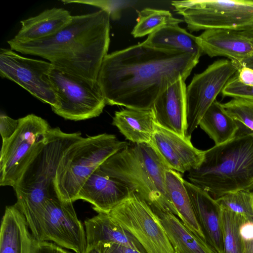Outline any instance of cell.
<instances>
[{
  "label": "cell",
  "instance_id": "cell-1",
  "mask_svg": "<svg viewBox=\"0 0 253 253\" xmlns=\"http://www.w3.org/2000/svg\"><path fill=\"white\" fill-rule=\"evenodd\" d=\"M200 58L157 49L142 42L108 54L97 82L106 104L151 109L160 94L180 79L184 81Z\"/></svg>",
  "mask_w": 253,
  "mask_h": 253
},
{
  "label": "cell",
  "instance_id": "cell-2",
  "mask_svg": "<svg viewBox=\"0 0 253 253\" xmlns=\"http://www.w3.org/2000/svg\"><path fill=\"white\" fill-rule=\"evenodd\" d=\"M110 21L109 14L100 9L72 15L68 24L50 37L24 43L10 39L7 43L11 50L47 59L62 72L97 81L108 54Z\"/></svg>",
  "mask_w": 253,
  "mask_h": 253
},
{
  "label": "cell",
  "instance_id": "cell-3",
  "mask_svg": "<svg viewBox=\"0 0 253 253\" xmlns=\"http://www.w3.org/2000/svg\"><path fill=\"white\" fill-rule=\"evenodd\" d=\"M83 137L51 128L13 187L16 206L23 215L34 238L42 241V217L46 201L56 194L54 181L65 151Z\"/></svg>",
  "mask_w": 253,
  "mask_h": 253
},
{
  "label": "cell",
  "instance_id": "cell-4",
  "mask_svg": "<svg viewBox=\"0 0 253 253\" xmlns=\"http://www.w3.org/2000/svg\"><path fill=\"white\" fill-rule=\"evenodd\" d=\"M187 177L215 199L237 191L253 192V132L240 124L234 138L204 151L202 162Z\"/></svg>",
  "mask_w": 253,
  "mask_h": 253
},
{
  "label": "cell",
  "instance_id": "cell-5",
  "mask_svg": "<svg viewBox=\"0 0 253 253\" xmlns=\"http://www.w3.org/2000/svg\"><path fill=\"white\" fill-rule=\"evenodd\" d=\"M100 166L137 193L154 212L179 217L166 188L165 174L170 168L150 143L129 144Z\"/></svg>",
  "mask_w": 253,
  "mask_h": 253
},
{
  "label": "cell",
  "instance_id": "cell-6",
  "mask_svg": "<svg viewBox=\"0 0 253 253\" xmlns=\"http://www.w3.org/2000/svg\"><path fill=\"white\" fill-rule=\"evenodd\" d=\"M129 144L111 134L82 137L64 152L54 181L58 198L65 202L77 200L81 188L94 171L105 161Z\"/></svg>",
  "mask_w": 253,
  "mask_h": 253
},
{
  "label": "cell",
  "instance_id": "cell-7",
  "mask_svg": "<svg viewBox=\"0 0 253 253\" xmlns=\"http://www.w3.org/2000/svg\"><path fill=\"white\" fill-rule=\"evenodd\" d=\"M174 11L183 17L190 32L210 29L246 31L253 27V0L173 1Z\"/></svg>",
  "mask_w": 253,
  "mask_h": 253
},
{
  "label": "cell",
  "instance_id": "cell-8",
  "mask_svg": "<svg viewBox=\"0 0 253 253\" xmlns=\"http://www.w3.org/2000/svg\"><path fill=\"white\" fill-rule=\"evenodd\" d=\"M49 78L57 105L51 108L66 120L81 121L99 116L106 104L97 81L62 72L53 67Z\"/></svg>",
  "mask_w": 253,
  "mask_h": 253
},
{
  "label": "cell",
  "instance_id": "cell-9",
  "mask_svg": "<svg viewBox=\"0 0 253 253\" xmlns=\"http://www.w3.org/2000/svg\"><path fill=\"white\" fill-rule=\"evenodd\" d=\"M107 213L133 236L146 253H174L159 217L135 192Z\"/></svg>",
  "mask_w": 253,
  "mask_h": 253
},
{
  "label": "cell",
  "instance_id": "cell-10",
  "mask_svg": "<svg viewBox=\"0 0 253 253\" xmlns=\"http://www.w3.org/2000/svg\"><path fill=\"white\" fill-rule=\"evenodd\" d=\"M18 121L15 132L2 143L0 186L13 188L15 186L50 128L46 121L33 114L19 119Z\"/></svg>",
  "mask_w": 253,
  "mask_h": 253
},
{
  "label": "cell",
  "instance_id": "cell-11",
  "mask_svg": "<svg viewBox=\"0 0 253 253\" xmlns=\"http://www.w3.org/2000/svg\"><path fill=\"white\" fill-rule=\"evenodd\" d=\"M231 60H217L200 74H196L186 88L184 136L191 140L203 116L237 72Z\"/></svg>",
  "mask_w": 253,
  "mask_h": 253
},
{
  "label": "cell",
  "instance_id": "cell-12",
  "mask_svg": "<svg viewBox=\"0 0 253 253\" xmlns=\"http://www.w3.org/2000/svg\"><path fill=\"white\" fill-rule=\"evenodd\" d=\"M53 66L49 62L22 56L10 48L0 49V75L13 81L51 108L57 100L49 75Z\"/></svg>",
  "mask_w": 253,
  "mask_h": 253
},
{
  "label": "cell",
  "instance_id": "cell-13",
  "mask_svg": "<svg viewBox=\"0 0 253 253\" xmlns=\"http://www.w3.org/2000/svg\"><path fill=\"white\" fill-rule=\"evenodd\" d=\"M42 230L43 241H51L74 253H85L86 250L84 226L72 202H63L57 196L48 199L42 212Z\"/></svg>",
  "mask_w": 253,
  "mask_h": 253
},
{
  "label": "cell",
  "instance_id": "cell-14",
  "mask_svg": "<svg viewBox=\"0 0 253 253\" xmlns=\"http://www.w3.org/2000/svg\"><path fill=\"white\" fill-rule=\"evenodd\" d=\"M150 143L170 169L180 173L197 168L202 162L204 151L198 149L191 140L156 123Z\"/></svg>",
  "mask_w": 253,
  "mask_h": 253
},
{
  "label": "cell",
  "instance_id": "cell-15",
  "mask_svg": "<svg viewBox=\"0 0 253 253\" xmlns=\"http://www.w3.org/2000/svg\"><path fill=\"white\" fill-rule=\"evenodd\" d=\"M133 191L111 176L99 166L80 191L77 200L90 203L97 213H108Z\"/></svg>",
  "mask_w": 253,
  "mask_h": 253
},
{
  "label": "cell",
  "instance_id": "cell-16",
  "mask_svg": "<svg viewBox=\"0 0 253 253\" xmlns=\"http://www.w3.org/2000/svg\"><path fill=\"white\" fill-rule=\"evenodd\" d=\"M197 41L203 53L211 57L223 56L238 62L253 53V36L244 31L207 30Z\"/></svg>",
  "mask_w": 253,
  "mask_h": 253
},
{
  "label": "cell",
  "instance_id": "cell-17",
  "mask_svg": "<svg viewBox=\"0 0 253 253\" xmlns=\"http://www.w3.org/2000/svg\"><path fill=\"white\" fill-rule=\"evenodd\" d=\"M196 219L213 253H224L220 214L221 207L208 193L184 180Z\"/></svg>",
  "mask_w": 253,
  "mask_h": 253
},
{
  "label": "cell",
  "instance_id": "cell-18",
  "mask_svg": "<svg viewBox=\"0 0 253 253\" xmlns=\"http://www.w3.org/2000/svg\"><path fill=\"white\" fill-rule=\"evenodd\" d=\"M180 79L156 99L152 109L156 124L185 137L186 84Z\"/></svg>",
  "mask_w": 253,
  "mask_h": 253
},
{
  "label": "cell",
  "instance_id": "cell-19",
  "mask_svg": "<svg viewBox=\"0 0 253 253\" xmlns=\"http://www.w3.org/2000/svg\"><path fill=\"white\" fill-rule=\"evenodd\" d=\"M37 240L14 204L6 206L0 228V253H36Z\"/></svg>",
  "mask_w": 253,
  "mask_h": 253
},
{
  "label": "cell",
  "instance_id": "cell-20",
  "mask_svg": "<svg viewBox=\"0 0 253 253\" xmlns=\"http://www.w3.org/2000/svg\"><path fill=\"white\" fill-rule=\"evenodd\" d=\"M71 17L68 10L62 8L46 9L35 16L21 21L20 30L11 40L24 43L50 37L66 26Z\"/></svg>",
  "mask_w": 253,
  "mask_h": 253
},
{
  "label": "cell",
  "instance_id": "cell-21",
  "mask_svg": "<svg viewBox=\"0 0 253 253\" xmlns=\"http://www.w3.org/2000/svg\"><path fill=\"white\" fill-rule=\"evenodd\" d=\"M87 247L100 242L125 246L146 253L141 244L129 232L113 220L107 213H98L84 221Z\"/></svg>",
  "mask_w": 253,
  "mask_h": 253
},
{
  "label": "cell",
  "instance_id": "cell-22",
  "mask_svg": "<svg viewBox=\"0 0 253 253\" xmlns=\"http://www.w3.org/2000/svg\"><path fill=\"white\" fill-rule=\"evenodd\" d=\"M112 125L132 143H149L155 130L153 110L131 108L116 111Z\"/></svg>",
  "mask_w": 253,
  "mask_h": 253
},
{
  "label": "cell",
  "instance_id": "cell-23",
  "mask_svg": "<svg viewBox=\"0 0 253 253\" xmlns=\"http://www.w3.org/2000/svg\"><path fill=\"white\" fill-rule=\"evenodd\" d=\"M142 43L150 47L170 52L185 53L199 58L203 52L197 37L178 24L164 26L148 36Z\"/></svg>",
  "mask_w": 253,
  "mask_h": 253
},
{
  "label": "cell",
  "instance_id": "cell-24",
  "mask_svg": "<svg viewBox=\"0 0 253 253\" xmlns=\"http://www.w3.org/2000/svg\"><path fill=\"white\" fill-rule=\"evenodd\" d=\"M165 181L168 194L179 213V218L189 230L207 243L195 216L184 184V179L180 172L171 169H168L166 172Z\"/></svg>",
  "mask_w": 253,
  "mask_h": 253
},
{
  "label": "cell",
  "instance_id": "cell-25",
  "mask_svg": "<svg viewBox=\"0 0 253 253\" xmlns=\"http://www.w3.org/2000/svg\"><path fill=\"white\" fill-rule=\"evenodd\" d=\"M159 217L174 253H213L208 244L170 212H155Z\"/></svg>",
  "mask_w": 253,
  "mask_h": 253
},
{
  "label": "cell",
  "instance_id": "cell-26",
  "mask_svg": "<svg viewBox=\"0 0 253 253\" xmlns=\"http://www.w3.org/2000/svg\"><path fill=\"white\" fill-rule=\"evenodd\" d=\"M199 126L214 141L219 145L228 141L238 133L240 124L225 111L222 103L215 100L207 110Z\"/></svg>",
  "mask_w": 253,
  "mask_h": 253
},
{
  "label": "cell",
  "instance_id": "cell-27",
  "mask_svg": "<svg viewBox=\"0 0 253 253\" xmlns=\"http://www.w3.org/2000/svg\"><path fill=\"white\" fill-rule=\"evenodd\" d=\"M183 20L175 18L168 10L146 8L138 12L136 24L131 34L134 38L150 35L168 25L179 24Z\"/></svg>",
  "mask_w": 253,
  "mask_h": 253
},
{
  "label": "cell",
  "instance_id": "cell-28",
  "mask_svg": "<svg viewBox=\"0 0 253 253\" xmlns=\"http://www.w3.org/2000/svg\"><path fill=\"white\" fill-rule=\"evenodd\" d=\"M224 253H244L240 234L241 217L222 209L220 214Z\"/></svg>",
  "mask_w": 253,
  "mask_h": 253
},
{
  "label": "cell",
  "instance_id": "cell-29",
  "mask_svg": "<svg viewBox=\"0 0 253 253\" xmlns=\"http://www.w3.org/2000/svg\"><path fill=\"white\" fill-rule=\"evenodd\" d=\"M215 200L222 209L253 221V192L237 191L230 192Z\"/></svg>",
  "mask_w": 253,
  "mask_h": 253
},
{
  "label": "cell",
  "instance_id": "cell-30",
  "mask_svg": "<svg viewBox=\"0 0 253 253\" xmlns=\"http://www.w3.org/2000/svg\"><path fill=\"white\" fill-rule=\"evenodd\" d=\"M222 105L233 119L253 132V100L233 98Z\"/></svg>",
  "mask_w": 253,
  "mask_h": 253
},
{
  "label": "cell",
  "instance_id": "cell-31",
  "mask_svg": "<svg viewBox=\"0 0 253 253\" xmlns=\"http://www.w3.org/2000/svg\"><path fill=\"white\" fill-rule=\"evenodd\" d=\"M65 4L78 3L96 6L107 12L112 20L120 18L121 13L125 8L131 5L134 1L128 0H62Z\"/></svg>",
  "mask_w": 253,
  "mask_h": 253
},
{
  "label": "cell",
  "instance_id": "cell-32",
  "mask_svg": "<svg viewBox=\"0 0 253 253\" xmlns=\"http://www.w3.org/2000/svg\"><path fill=\"white\" fill-rule=\"evenodd\" d=\"M221 93L223 96L253 100V86L241 83L236 73L227 82Z\"/></svg>",
  "mask_w": 253,
  "mask_h": 253
},
{
  "label": "cell",
  "instance_id": "cell-33",
  "mask_svg": "<svg viewBox=\"0 0 253 253\" xmlns=\"http://www.w3.org/2000/svg\"><path fill=\"white\" fill-rule=\"evenodd\" d=\"M19 121L14 120L4 114L0 116V132L2 142L10 138L15 132L18 126Z\"/></svg>",
  "mask_w": 253,
  "mask_h": 253
},
{
  "label": "cell",
  "instance_id": "cell-34",
  "mask_svg": "<svg viewBox=\"0 0 253 253\" xmlns=\"http://www.w3.org/2000/svg\"><path fill=\"white\" fill-rule=\"evenodd\" d=\"M93 245L97 247L100 253H141L129 247L113 243L100 242Z\"/></svg>",
  "mask_w": 253,
  "mask_h": 253
},
{
  "label": "cell",
  "instance_id": "cell-35",
  "mask_svg": "<svg viewBox=\"0 0 253 253\" xmlns=\"http://www.w3.org/2000/svg\"><path fill=\"white\" fill-rule=\"evenodd\" d=\"M36 253H73L49 241L37 240Z\"/></svg>",
  "mask_w": 253,
  "mask_h": 253
},
{
  "label": "cell",
  "instance_id": "cell-36",
  "mask_svg": "<svg viewBox=\"0 0 253 253\" xmlns=\"http://www.w3.org/2000/svg\"><path fill=\"white\" fill-rule=\"evenodd\" d=\"M238 80L242 84L253 86V70L246 67H238L236 73Z\"/></svg>",
  "mask_w": 253,
  "mask_h": 253
},
{
  "label": "cell",
  "instance_id": "cell-37",
  "mask_svg": "<svg viewBox=\"0 0 253 253\" xmlns=\"http://www.w3.org/2000/svg\"><path fill=\"white\" fill-rule=\"evenodd\" d=\"M237 67H246L253 70V53L238 62H233Z\"/></svg>",
  "mask_w": 253,
  "mask_h": 253
},
{
  "label": "cell",
  "instance_id": "cell-38",
  "mask_svg": "<svg viewBox=\"0 0 253 253\" xmlns=\"http://www.w3.org/2000/svg\"><path fill=\"white\" fill-rule=\"evenodd\" d=\"M244 253H253V239L243 243Z\"/></svg>",
  "mask_w": 253,
  "mask_h": 253
},
{
  "label": "cell",
  "instance_id": "cell-39",
  "mask_svg": "<svg viewBox=\"0 0 253 253\" xmlns=\"http://www.w3.org/2000/svg\"><path fill=\"white\" fill-rule=\"evenodd\" d=\"M245 31L247 34L253 36V27H252V28H251L249 30H248L246 31Z\"/></svg>",
  "mask_w": 253,
  "mask_h": 253
}]
</instances>
